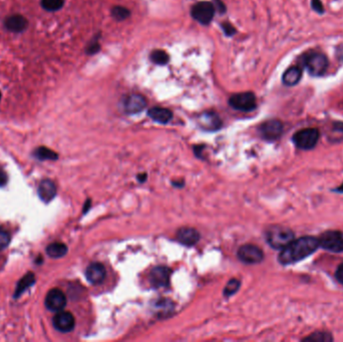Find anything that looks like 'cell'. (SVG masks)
I'll use <instances>...</instances> for the list:
<instances>
[{
    "mask_svg": "<svg viewBox=\"0 0 343 342\" xmlns=\"http://www.w3.org/2000/svg\"><path fill=\"white\" fill-rule=\"evenodd\" d=\"M35 282V278H34V274L33 273H28L26 274L24 277H22V279L18 282V285L16 288L14 297H18L20 296L26 289H28L30 286L33 285Z\"/></svg>",
    "mask_w": 343,
    "mask_h": 342,
    "instance_id": "7402d4cb",
    "label": "cell"
},
{
    "mask_svg": "<svg viewBox=\"0 0 343 342\" xmlns=\"http://www.w3.org/2000/svg\"><path fill=\"white\" fill-rule=\"evenodd\" d=\"M302 76V70L298 66H291L282 76L283 83L288 87H293L299 82Z\"/></svg>",
    "mask_w": 343,
    "mask_h": 342,
    "instance_id": "ffe728a7",
    "label": "cell"
},
{
    "mask_svg": "<svg viewBox=\"0 0 343 342\" xmlns=\"http://www.w3.org/2000/svg\"><path fill=\"white\" fill-rule=\"evenodd\" d=\"M47 253L52 258H60L67 253V247L63 243H52L48 246Z\"/></svg>",
    "mask_w": 343,
    "mask_h": 342,
    "instance_id": "44dd1931",
    "label": "cell"
},
{
    "mask_svg": "<svg viewBox=\"0 0 343 342\" xmlns=\"http://www.w3.org/2000/svg\"><path fill=\"white\" fill-rule=\"evenodd\" d=\"M100 49H101V46L99 45V42H98V40H94L92 44H91V46L88 48V54H90V55H94V54H96V53H98L99 51H100Z\"/></svg>",
    "mask_w": 343,
    "mask_h": 342,
    "instance_id": "f546056e",
    "label": "cell"
},
{
    "mask_svg": "<svg viewBox=\"0 0 343 342\" xmlns=\"http://www.w3.org/2000/svg\"><path fill=\"white\" fill-rule=\"evenodd\" d=\"M199 125L205 131H217L221 127L222 121L219 115L213 112L203 113L198 117Z\"/></svg>",
    "mask_w": 343,
    "mask_h": 342,
    "instance_id": "9a60e30c",
    "label": "cell"
},
{
    "mask_svg": "<svg viewBox=\"0 0 343 342\" xmlns=\"http://www.w3.org/2000/svg\"><path fill=\"white\" fill-rule=\"evenodd\" d=\"M336 191L337 192H339V193H343V184L340 186V187H338L337 189H336Z\"/></svg>",
    "mask_w": 343,
    "mask_h": 342,
    "instance_id": "e575fe53",
    "label": "cell"
},
{
    "mask_svg": "<svg viewBox=\"0 0 343 342\" xmlns=\"http://www.w3.org/2000/svg\"><path fill=\"white\" fill-rule=\"evenodd\" d=\"M283 133V124L278 119L267 120L260 126L261 136L268 141H275L280 138Z\"/></svg>",
    "mask_w": 343,
    "mask_h": 342,
    "instance_id": "30bf717a",
    "label": "cell"
},
{
    "mask_svg": "<svg viewBox=\"0 0 343 342\" xmlns=\"http://www.w3.org/2000/svg\"><path fill=\"white\" fill-rule=\"evenodd\" d=\"M34 156L38 160H57V154L45 147H40L36 149L34 152Z\"/></svg>",
    "mask_w": 343,
    "mask_h": 342,
    "instance_id": "603a6c76",
    "label": "cell"
},
{
    "mask_svg": "<svg viewBox=\"0 0 343 342\" xmlns=\"http://www.w3.org/2000/svg\"><path fill=\"white\" fill-rule=\"evenodd\" d=\"M149 116L159 122V123H168L173 117L171 111L164 108H152L148 112Z\"/></svg>",
    "mask_w": 343,
    "mask_h": 342,
    "instance_id": "d6986e66",
    "label": "cell"
},
{
    "mask_svg": "<svg viewBox=\"0 0 343 342\" xmlns=\"http://www.w3.org/2000/svg\"><path fill=\"white\" fill-rule=\"evenodd\" d=\"M303 66L309 74L321 76L328 68V60L321 53H310L303 57Z\"/></svg>",
    "mask_w": 343,
    "mask_h": 342,
    "instance_id": "3957f363",
    "label": "cell"
},
{
    "mask_svg": "<svg viewBox=\"0 0 343 342\" xmlns=\"http://www.w3.org/2000/svg\"><path fill=\"white\" fill-rule=\"evenodd\" d=\"M222 28H223L224 32L226 33V35H228V36L235 34V32H236V29L233 27L232 24H230L228 22H224L222 24Z\"/></svg>",
    "mask_w": 343,
    "mask_h": 342,
    "instance_id": "4dcf8cb0",
    "label": "cell"
},
{
    "mask_svg": "<svg viewBox=\"0 0 343 342\" xmlns=\"http://www.w3.org/2000/svg\"><path fill=\"white\" fill-rule=\"evenodd\" d=\"M238 258L246 264H257L263 260L264 254L256 245L246 244L238 250Z\"/></svg>",
    "mask_w": 343,
    "mask_h": 342,
    "instance_id": "ba28073f",
    "label": "cell"
},
{
    "mask_svg": "<svg viewBox=\"0 0 343 342\" xmlns=\"http://www.w3.org/2000/svg\"><path fill=\"white\" fill-rule=\"evenodd\" d=\"M240 288V281L237 279H232L228 282V284L224 289V295L225 296H231L234 295Z\"/></svg>",
    "mask_w": 343,
    "mask_h": 342,
    "instance_id": "83f0119b",
    "label": "cell"
},
{
    "mask_svg": "<svg viewBox=\"0 0 343 342\" xmlns=\"http://www.w3.org/2000/svg\"><path fill=\"white\" fill-rule=\"evenodd\" d=\"M151 59L156 64L165 65V64H167L169 62L170 57H169V55L166 52L158 50V51H154L151 54Z\"/></svg>",
    "mask_w": 343,
    "mask_h": 342,
    "instance_id": "cb8c5ba5",
    "label": "cell"
},
{
    "mask_svg": "<svg viewBox=\"0 0 343 342\" xmlns=\"http://www.w3.org/2000/svg\"><path fill=\"white\" fill-rule=\"evenodd\" d=\"M7 180H8V178H7L6 173L0 169V187L5 186L6 183H7Z\"/></svg>",
    "mask_w": 343,
    "mask_h": 342,
    "instance_id": "836d02e7",
    "label": "cell"
},
{
    "mask_svg": "<svg viewBox=\"0 0 343 342\" xmlns=\"http://www.w3.org/2000/svg\"><path fill=\"white\" fill-rule=\"evenodd\" d=\"M266 239L272 248L282 250L294 240V233L290 229L274 226L267 231Z\"/></svg>",
    "mask_w": 343,
    "mask_h": 342,
    "instance_id": "7a4b0ae2",
    "label": "cell"
},
{
    "mask_svg": "<svg viewBox=\"0 0 343 342\" xmlns=\"http://www.w3.org/2000/svg\"><path fill=\"white\" fill-rule=\"evenodd\" d=\"M318 240L320 247L325 250L334 253L343 252V232L326 231Z\"/></svg>",
    "mask_w": 343,
    "mask_h": 342,
    "instance_id": "8992f818",
    "label": "cell"
},
{
    "mask_svg": "<svg viewBox=\"0 0 343 342\" xmlns=\"http://www.w3.org/2000/svg\"><path fill=\"white\" fill-rule=\"evenodd\" d=\"M57 195V186L52 180H44L38 186V196L45 202L49 203Z\"/></svg>",
    "mask_w": 343,
    "mask_h": 342,
    "instance_id": "ac0fdd59",
    "label": "cell"
},
{
    "mask_svg": "<svg viewBox=\"0 0 343 342\" xmlns=\"http://www.w3.org/2000/svg\"><path fill=\"white\" fill-rule=\"evenodd\" d=\"M335 277H336L337 281L343 285V263L338 266L336 273H335Z\"/></svg>",
    "mask_w": 343,
    "mask_h": 342,
    "instance_id": "d6a6232c",
    "label": "cell"
},
{
    "mask_svg": "<svg viewBox=\"0 0 343 342\" xmlns=\"http://www.w3.org/2000/svg\"><path fill=\"white\" fill-rule=\"evenodd\" d=\"M54 326L58 331L67 333L73 330L75 325V319L73 315L67 311H58L57 315L54 317Z\"/></svg>",
    "mask_w": 343,
    "mask_h": 342,
    "instance_id": "7c38bea8",
    "label": "cell"
},
{
    "mask_svg": "<svg viewBox=\"0 0 343 342\" xmlns=\"http://www.w3.org/2000/svg\"><path fill=\"white\" fill-rule=\"evenodd\" d=\"M171 270L165 266H158L154 268L150 274L151 284L156 288L166 287L170 282Z\"/></svg>",
    "mask_w": 343,
    "mask_h": 342,
    "instance_id": "4fadbf2b",
    "label": "cell"
},
{
    "mask_svg": "<svg viewBox=\"0 0 343 342\" xmlns=\"http://www.w3.org/2000/svg\"><path fill=\"white\" fill-rule=\"evenodd\" d=\"M66 305V297L64 293L58 289L55 288L49 291L46 297V306L50 311L58 312L61 311Z\"/></svg>",
    "mask_w": 343,
    "mask_h": 342,
    "instance_id": "8fae6325",
    "label": "cell"
},
{
    "mask_svg": "<svg viewBox=\"0 0 343 342\" xmlns=\"http://www.w3.org/2000/svg\"><path fill=\"white\" fill-rule=\"evenodd\" d=\"M337 130H339V131H343V123H340L339 125H337V126H335Z\"/></svg>",
    "mask_w": 343,
    "mask_h": 342,
    "instance_id": "d590c367",
    "label": "cell"
},
{
    "mask_svg": "<svg viewBox=\"0 0 343 342\" xmlns=\"http://www.w3.org/2000/svg\"><path fill=\"white\" fill-rule=\"evenodd\" d=\"M0 100H1V93H0Z\"/></svg>",
    "mask_w": 343,
    "mask_h": 342,
    "instance_id": "8d00e7d4",
    "label": "cell"
},
{
    "mask_svg": "<svg viewBox=\"0 0 343 342\" xmlns=\"http://www.w3.org/2000/svg\"><path fill=\"white\" fill-rule=\"evenodd\" d=\"M313 9L319 13H322L324 10L323 8V5H322V2L321 0H312V3H311Z\"/></svg>",
    "mask_w": 343,
    "mask_h": 342,
    "instance_id": "1f68e13d",
    "label": "cell"
},
{
    "mask_svg": "<svg viewBox=\"0 0 343 342\" xmlns=\"http://www.w3.org/2000/svg\"><path fill=\"white\" fill-rule=\"evenodd\" d=\"M215 5L209 1H201L196 3L191 10V14L195 20L199 23L207 25L209 24L215 14Z\"/></svg>",
    "mask_w": 343,
    "mask_h": 342,
    "instance_id": "5b68a950",
    "label": "cell"
},
{
    "mask_svg": "<svg viewBox=\"0 0 343 342\" xmlns=\"http://www.w3.org/2000/svg\"><path fill=\"white\" fill-rule=\"evenodd\" d=\"M10 243V235L4 229L0 228V250L8 247Z\"/></svg>",
    "mask_w": 343,
    "mask_h": 342,
    "instance_id": "f1b7e54d",
    "label": "cell"
},
{
    "mask_svg": "<svg viewBox=\"0 0 343 342\" xmlns=\"http://www.w3.org/2000/svg\"><path fill=\"white\" fill-rule=\"evenodd\" d=\"M177 238L183 245L193 246L199 242L200 233L196 229L185 227L179 229L177 233Z\"/></svg>",
    "mask_w": 343,
    "mask_h": 342,
    "instance_id": "e0dca14e",
    "label": "cell"
},
{
    "mask_svg": "<svg viewBox=\"0 0 343 342\" xmlns=\"http://www.w3.org/2000/svg\"><path fill=\"white\" fill-rule=\"evenodd\" d=\"M64 4V0H41V6L48 11H57Z\"/></svg>",
    "mask_w": 343,
    "mask_h": 342,
    "instance_id": "484cf974",
    "label": "cell"
},
{
    "mask_svg": "<svg viewBox=\"0 0 343 342\" xmlns=\"http://www.w3.org/2000/svg\"><path fill=\"white\" fill-rule=\"evenodd\" d=\"M4 26L7 30L18 33L27 28L28 20L21 14H12L4 20Z\"/></svg>",
    "mask_w": 343,
    "mask_h": 342,
    "instance_id": "2e32d148",
    "label": "cell"
},
{
    "mask_svg": "<svg viewBox=\"0 0 343 342\" xmlns=\"http://www.w3.org/2000/svg\"><path fill=\"white\" fill-rule=\"evenodd\" d=\"M131 12L127 8L122 6H115L112 9V15L116 20H124L130 16Z\"/></svg>",
    "mask_w": 343,
    "mask_h": 342,
    "instance_id": "4316f807",
    "label": "cell"
},
{
    "mask_svg": "<svg viewBox=\"0 0 343 342\" xmlns=\"http://www.w3.org/2000/svg\"><path fill=\"white\" fill-rule=\"evenodd\" d=\"M305 341L328 342L332 341L333 338L329 333L326 332H315L308 337L304 338Z\"/></svg>",
    "mask_w": 343,
    "mask_h": 342,
    "instance_id": "d4e9b609",
    "label": "cell"
},
{
    "mask_svg": "<svg viewBox=\"0 0 343 342\" xmlns=\"http://www.w3.org/2000/svg\"><path fill=\"white\" fill-rule=\"evenodd\" d=\"M107 276L106 268L101 263H92L85 270V277L92 284H101Z\"/></svg>",
    "mask_w": 343,
    "mask_h": 342,
    "instance_id": "5bb4252c",
    "label": "cell"
},
{
    "mask_svg": "<svg viewBox=\"0 0 343 342\" xmlns=\"http://www.w3.org/2000/svg\"><path fill=\"white\" fill-rule=\"evenodd\" d=\"M319 140V132L317 129L309 127L297 132L293 136V142L298 149L308 151L313 149Z\"/></svg>",
    "mask_w": 343,
    "mask_h": 342,
    "instance_id": "277c9868",
    "label": "cell"
},
{
    "mask_svg": "<svg viewBox=\"0 0 343 342\" xmlns=\"http://www.w3.org/2000/svg\"><path fill=\"white\" fill-rule=\"evenodd\" d=\"M319 247V240L314 237L306 236L296 240L294 239L282 249L278 260L283 265L296 263L313 254Z\"/></svg>",
    "mask_w": 343,
    "mask_h": 342,
    "instance_id": "6da1fadb",
    "label": "cell"
},
{
    "mask_svg": "<svg viewBox=\"0 0 343 342\" xmlns=\"http://www.w3.org/2000/svg\"><path fill=\"white\" fill-rule=\"evenodd\" d=\"M121 106L125 114H135L142 112L146 108L147 102L143 96L133 94L122 100Z\"/></svg>",
    "mask_w": 343,
    "mask_h": 342,
    "instance_id": "9c48e42d",
    "label": "cell"
},
{
    "mask_svg": "<svg viewBox=\"0 0 343 342\" xmlns=\"http://www.w3.org/2000/svg\"><path fill=\"white\" fill-rule=\"evenodd\" d=\"M229 105L240 112H252L256 109V97L249 92L236 94L230 98Z\"/></svg>",
    "mask_w": 343,
    "mask_h": 342,
    "instance_id": "52a82bcc",
    "label": "cell"
}]
</instances>
